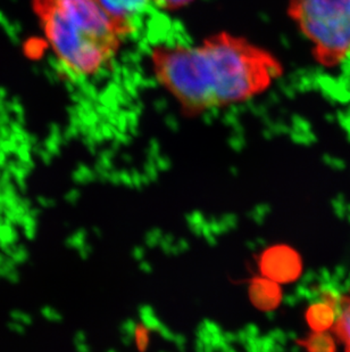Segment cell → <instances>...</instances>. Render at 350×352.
Returning a JSON list of instances; mask_svg holds the SVG:
<instances>
[{
  "label": "cell",
  "mask_w": 350,
  "mask_h": 352,
  "mask_svg": "<svg viewBox=\"0 0 350 352\" xmlns=\"http://www.w3.org/2000/svg\"><path fill=\"white\" fill-rule=\"evenodd\" d=\"M152 67L157 82L191 113L253 100L283 74L271 52L228 34H214L194 46L155 47Z\"/></svg>",
  "instance_id": "cell-1"
},
{
  "label": "cell",
  "mask_w": 350,
  "mask_h": 352,
  "mask_svg": "<svg viewBox=\"0 0 350 352\" xmlns=\"http://www.w3.org/2000/svg\"><path fill=\"white\" fill-rule=\"evenodd\" d=\"M34 8L54 56L74 78L102 74L136 31L100 0H34Z\"/></svg>",
  "instance_id": "cell-2"
},
{
  "label": "cell",
  "mask_w": 350,
  "mask_h": 352,
  "mask_svg": "<svg viewBox=\"0 0 350 352\" xmlns=\"http://www.w3.org/2000/svg\"><path fill=\"white\" fill-rule=\"evenodd\" d=\"M288 16L315 63L332 70L350 58V0H289Z\"/></svg>",
  "instance_id": "cell-3"
},
{
  "label": "cell",
  "mask_w": 350,
  "mask_h": 352,
  "mask_svg": "<svg viewBox=\"0 0 350 352\" xmlns=\"http://www.w3.org/2000/svg\"><path fill=\"white\" fill-rule=\"evenodd\" d=\"M258 266L261 276L278 284L294 282L301 276L303 270L299 253L290 246L283 244L265 250L259 256Z\"/></svg>",
  "instance_id": "cell-4"
},
{
  "label": "cell",
  "mask_w": 350,
  "mask_h": 352,
  "mask_svg": "<svg viewBox=\"0 0 350 352\" xmlns=\"http://www.w3.org/2000/svg\"><path fill=\"white\" fill-rule=\"evenodd\" d=\"M248 296L257 309L271 311L277 309L280 305L282 291L280 284L275 280L264 276H256L249 280Z\"/></svg>",
  "instance_id": "cell-5"
},
{
  "label": "cell",
  "mask_w": 350,
  "mask_h": 352,
  "mask_svg": "<svg viewBox=\"0 0 350 352\" xmlns=\"http://www.w3.org/2000/svg\"><path fill=\"white\" fill-rule=\"evenodd\" d=\"M113 17L136 29L138 21L152 7L150 0H100Z\"/></svg>",
  "instance_id": "cell-6"
},
{
  "label": "cell",
  "mask_w": 350,
  "mask_h": 352,
  "mask_svg": "<svg viewBox=\"0 0 350 352\" xmlns=\"http://www.w3.org/2000/svg\"><path fill=\"white\" fill-rule=\"evenodd\" d=\"M338 301L331 293H324L322 301L310 306L306 311V322L313 332H327L334 327L337 317Z\"/></svg>",
  "instance_id": "cell-7"
},
{
  "label": "cell",
  "mask_w": 350,
  "mask_h": 352,
  "mask_svg": "<svg viewBox=\"0 0 350 352\" xmlns=\"http://www.w3.org/2000/svg\"><path fill=\"white\" fill-rule=\"evenodd\" d=\"M340 313L334 322V333L345 346V351L350 352V296L341 300Z\"/></svg>",
  "instance_id": "cell-8"
},
{
  "label": "cell",
  "mask_w": 350,
  "mask_h": 352,
  "mask_svg": "<svg viewBox=\"0 0 350 352\" xmlns=\"http://www.w3.org/2000/svg\"><path fill=\"white\" fill-rule=\"evenodd\" d=\"M301 344L306 352H337V346L331 334L327 332H313L312 334L299 340Z\"/></svg>",
  "instance_id": "cell-9"
},
{
  "label": "cell",
  "mask_w": 350,
  "mask_h": 352,
  "mask_svg": "<svg viewBox=\"0 0 350 352\" xmlns=\"http://www.w3.org/2000/svg\"><path fill=\"white\" fill-rule=\"evenodd\" d=\"M194 0H150L152 7L163 10H176L188 6Z\"/></svg>",
  "instance_id": "cell-10"
},
{
  "label": "cell",
  "mask_w": 350,
  "mask_h": 352,
  "mask_svg": "<svg viewBox=\"0 0 350 352\" xmlns=\"http://www.w3.org/2000/svg\"><path fill=\"white\" fill-rule=\"evenodd\" d=\"M148 329L142 325H137L133 329V336L136 338L137 346L142 351L147 348V344H148Z\"/></svg>",
  "instance_id": "cell-11"
}]
</instances>
